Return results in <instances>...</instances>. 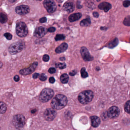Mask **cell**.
<instances>
[{
  "mask_svg": "<svg viewBox=\"0 0 130 130\" xmlns=\"http://www.w3.org/2000/svg\"><path fill=\"white\" fill-rule=\"evenodd\" d=\"M118 40L117 38L114 39L113 40L111 41L108 44L109 47L110 48H113V47L116 46L118 43Z\"/></svg>",
  "mask_w": 130,
  "mask_h": 130,
  "instance_id": "22",
  "label": "cell"
},
{
  "mask_svg": "<svg viewBox=\"0 0 130 130\" xmlns=\"http://www.w3.org/2000/svg\"><path fill=\"white\" fill-rule=\"evenodd\" d=\"M56 29L55 27H50L47 30L48 32H53L55 31Z\"/></svg>",
  "mask_w": 130,
  "mask_h": 130,
  "instance_id": "35",
  "label": "cell"
},
{
  "mask_svg": "<svg viewBox=\"0 0 130 130\" xmlns=\"http://www.w3.org/2000/svg\"><path fill=\"white\" fill-rule=\"evenodd\" d=\"M50 57L48 55H45L43 56L42 58L43 61H44L46 62H47L49 61V60Z\"/></svg>",
  "mask_w": 130,
  "mask_h": 130,
  "instance_id": "32",
  "label": "cell"
},
{
  "mask_svg": "<svg viewBox=\"0 0 130 130\" xmlns=\"http://www.w3.org/2000/svg\"><path fill=\"white\" fill-rule=\"evenodd\" d=\"M81 13H75L72 14L69 17V20L70 22H73L78 20L82 17Z\"/></svg>",
  "mask_w": 130,
  "mask_h": 130,
  "instance_id": "18",
  "label": "cell"
},
{
  "mask_svg": "<svg viewBox=\"0 0 130 130\" xmlns=\"http://www.w3.org/2000/svg\"><path fill=\"white\" fill-rule=\"evenodd\" d=\"M93 15L94 17L96 18H97L99 16V14L98 13V12H95V11L93 13Z\"/></svg>",
  "mask_w": 130,
  "mask_h": 130,
  "instance_id": "40",
  "label": "cell"
},
{
  "mask_svg": "<svg viewBox=\"0 0 130 130\" xmlns=\"http://www.w3.org/2000/svg\"><path fill=\"white\" fill-rule=\"evenodd\" d=\"M77 73V72L76 70H73L72 72L69 73V75L71 76H73L75 75Z\"/></svg>",
  "mask_w": 130,
  "mask_h": 130,
  "instance_id": "38",
  "label": "cell"
},
{
  "mask_svg": "<svg viewBox=\"0 0 130 130\" xmlns=\"http://www.w3.org/2000/svg\"><path fill=\"white\" fill-rule=\"evenodd\" d=\"M125 111L130 114V101H128L124 105Z\"/></svg>",
  "mask_w": 130,
  "mask_h": 130,
  "instance_id": "26",
  "label": "cell"
},
{
  "mask_svg": "<svg viewBox=\"0 0 130 130\" xmlns=\"http://www.w3.org/2000/svg\"><path fill=\"white\" fill-rule=\"evenodd\" d=\"M4 36L8 40H11L12 39V36L11 34L9 33H6L4 34Z\"/></svg>",
  "mask_w": 130,
  "mask_h": 130,
  "instance_id": "30",
  "label": "cell"
},
{
  "mask_svg": "<svg viewBox=\"0 0 130 130\" xmlns=\"http://www.w3.org/2000/svg\"><path fill=\"white\" fill-rule=\"evenodd\" d=\"M58 2H62L63 1V0H56Z\"/></svg>",
  "mask_w": 130,
  "mask_h": 130,
  "instance_id": "43",
  "label": "cell"
},
{
  "mask_svg": "<svg viewBox=\"0 0 130 130\" xmlns=\"http://www.w3.org/2000/svg\"><path fill=\"white\" fill-rule=\"evenodd\" d=\"M7 110L6 105L3 102H1V114L4 113Z\"/></svg>",
  "mask_w": 130,
  "mask_h": 130,
  "instance_id": "24",
  "label": "cell"
},
{
  "mask_svg": "<svg viewBox=\"0 0 130 130\" xmlns=\"http://www.w3.org/2000/svg\"><path fill=\"white\" fill-rule=\"evenodd\" d=\"M39 74L38 73H35L33 75V77L34 79H36L39 76Z\"/></svg>",
  "mask_w": 130,
  "mask_h": 130,
  "instance_id": "37",
  "label": "cell"
},
{
  "mask_svg": "<svg viewBox=\"0 0 130 130\" xmlns=\"http://www.w3.org/2000/svg\"><path fill=\"white\" fill-rule=\"evenodd\" d=\"M65 57H62V58H60V60L63 61H65Z\"/></svg>",
  "mask_w": 130,
  "mask_h": 130,
  "instance_id": "41",
  "label": "cell"
},
{
  "mask_svg": "<svg viewBox=\"0 0 130 130\" xmlns=\"http://www.w3.org/2000/svg\"><path fill=\"white\" fill-rule=\"evenodd\" d=\"M92 125L94 127H96L98 126L100 123V120L97 116H92L91 117Z\"/></svg>",
  "mask_w": 130,
  "mask_h": 130,
  "instance_id": "17",
  "label": "cell"
},
{
  "mask_svg": "<svg viewBox=\"0 0 130 130\" xmlns=\"http://www.w3.org/2000/svg\"><path fill=\"white\" fill-rule=\"evenodd\" d=\"M43 5L47 11L50 13H53L56 10V4L53 0H45Z\"/></svg>",
  "mask_w": 130,
  "mask_h": 130,
  "instance_id": "7",
  "label": "cell"
},
{
  "mask_svg": "<svg viewBox=\"0 0 130 130\" xmlns=\"http://www.w3.org/2000/svg\"><path fill=\"white\" fill-rule=\"evenodd\" d=\"M63 8L68 13H71L75 10V5L72 2H66L64 4Z\"/></svg>",
  "mask_w": 130,
  "mask_h": 130,
  "instance_id": "14",
  "label": "cell"
},
{
  "mask_svg": "<svg viewBox=\"0 0 130 130\" xmlns=\"http://www.w3.org/2000/svg\"><path fill=\"white\" fill-rule=\"evenodd\" d=\"M16 33L20 37L26 36L28 33V29L26 24L23 22H20L17 24Z\"/></svg>",
  "mask_w": 130,
  "mask_h": 130,
  "instance_id": "5",
  "label": "cell"
},
{
  "mask_svg": "<svg viewBox=\"0 0 130 130\" xmlns=\"http://www.w3.org/2000/svg\"></svg>",
  "mask_w": 130,
  "mask_h": 130,
  "instance_id": "46",
  "label": "cell"
},
{
  "mask_svg": "<svg viewBox=\"0 0 130 130\" xmlns=\"http://www.w3.org/2000/svg\"><path fill=\"white\" fill-rule=\"evenodd\" d=\"M81 55L84 61H91L93 60L94 58L90 55L88 49L85 47H82L80 50Z\"/></svg>",
  "mask_w": 130,
  "mask_h": 130,
  "instance_id": "10",
  "label": "cell"
},
{
  "mask_svg": "<svg viewBox=\"0 0 130 130\" xmlns=\"http://www.w3.org/2000/svg\"><path fill=\"white\" fill-rule=\"evenodd\" d=\"M48 72L50 74H53L56 72V69L53 67H51L49 69Z\"/></svg>",
  "mask_w": 130,
  "mask_h": 130,
  "instance_id": "33",
  "label": "cell"
},
{
  "mask_svg": "<svg viewBox=\"0 0 130 130\" xmlns=\"http://www.w3.org/2000/svg\"><path fill=\"white\" fill-rule=\"evenodd\" d=\"M25 117L21 115H15L12 120L13 124L17 129L23 128L25 124Z\"/></svg>",
  "mask_w": 130,
  "mask_h": 130,
  "instance_id": "6",
  "label": "cell"
},
{
  "mask_svg": "<svg viewBox=\"0 0 130 130\" xmlns=\"http://www.w3.org/2000/svg\"><path fill=\"white\" fill-rule=\"evenodd\" d=\"M37 1H42V0H37Z\"/></svg>",
  "mask_w": 130,
  "mask_h": 130,
  "instance_id": "45",
  "label": "cell"
},
{
  "mask_svg": "<svg viewBox=\"0 0 130 130\" xmlns=\"http://www.w3.org/2000/svg\"><path fill=\"white\" fill-rule=\"evenodd\" d=\"M69 79V78L68 75L66 73L63 74L60 76V81L63 84H66V83H68Z\"/></svg>",
  "mask_w": 130,
  "mask_h": 130,
  "instance_id": "20",
  "label": "cell"
},
{
  "mask_svg": "<svg viewBox=\"0 0 130 130\" xmlns=\"http://www.w3.org/2000/svg\"><path fill=\"white\" fill-rule=\"evenodd\" d=\"M123 5L125 7H128L130 6V1L126 0L124 1L123 2Z\"/></svg>",
  "mask_w": 130,
  "mask_h": 130,
  "instance_id": "31",
  "label": "cell"
},
{
  "mask_svg": "<svg viewBox=\"0 0 130 130\" xmlns=\"http://www.w3.org/2000/svg\"><path fill=\"white\" fill-rule=\"evenodd\" d=\"M49 82L50 83H52V84H53V83H54L55 82V78H54V77H50V78H49Z\"/></svg>",
  "mask_w": 130,
  "mask_h": 130,
  "instance_id": "36",
  "label": "cell"
},
{
  "mask_svg": "<svg viewBox=\"0 0 130 130\" xmlns=\"http://www.w3.org/2000/svg\"><path fill=\"white\" fill-rule=\"evenodd\" d=\"M47 18L45 17H44L42 18H40L39 20V22H40V23H46V22H47Z\"/></svg>",
  "mask_w": 130,
  "mask_h": 130,
  "instance_id": "34",
  "label": "cell"
},
{
  "mask_svg": "<svg viewBox=\"0 0 130 130\" xmlns=\"http://www.w3.org/2000/svg\"><path fill=\"white\" fill-rule=\"evenodd\" d=\"M80 25L81 26H88L91 24V20L90 18H87L82 20L80 22Z\"/></svg>",
  "mask_w": 130,
  "mask_h": 130,
  "instance_id": "19",
  "label": "cell"
},
{
  "mask_svg": "<svg viewBox=\"0 0 130 130\" xmlns=\"http://www.w3.org/2000/svg\"><path fill=\"white\" fill-rule=\"evenodd\" d=\"M39 79L41 81H45L47 79L46 75L44 73H42L39 76Z\"/></svg>",
  "mask_w": 130,
  "mask_h": 130,
  "instance_id": "29",
  "label": "cell"
},
{
  "mask_svg": "<svg viewBox=\"0 0 130 130\" xmlns=\"http://www.w3.org/2000/svg\"><path fill=\"white\" fill-rule=\"evenodd\" d=\"M7 17L4 14L1 13L0 15V21L2 23H4L7 21Z\"/></svg>",
  "mask_w": 130,
  "mask_h": 130,
  "instance_id": "21",
  "label": "cell"
},
{
  "mask_svg": "<svg viewBox=\"0 0 130 130\" xmlns=\"http://www.w3.org/2000/svg\"><path fill=\"white\" fill-rule=\"evenodd\" d=\"M81 76L83 78H86L88 76V74L87 72H86L85 69V68H82L81 70Z\"/></svg>",
  "mask_w": 130,
  "mask_h": 130,
  "instance_id": "25",
  "label": "cell"
},
{
  "mask_svg": "<svg viewBox=\"0 0 130 130\" xmlns=\"http://www.w3.org/2000/svg\"><path fill=\"white\" fill-rule=\"evenodd\" d=\"M47 30L43 27H39L35 30L34 33V36L37 38H42L44 36L47 32Z\"/></svg>",
  "mask_w": 130,
  "mask_h": 130,
  "instance_id": "12",
  "label": "cell"
},
{
  "mask_svg": "<svg viewBox=\"0 0 130 130\" xmlns=\"http://www.w3.org/2000/svg\"><path fill=\"white\" fill-rule=\"evenodd\" d=\"M68 103V99L65 95L59 94L56 95L52 99L51 105L53 109L60 110L65 107Z\"/></svg>",
  "mask_w": 130,
  "mask_h": 130,
  "instance_id": "1",
  "label": "cell"
},
{
  "mask_svg": "<svg viewBox=\"0 0 130 130\" xmlns=\"http://www.w3.org/2000/svg\"><path fill=\"white\" fill-rule=\"evenodd\" d=\"M54 94V91L52 89L48 88L44 89L40 94L39 100L43 103L47 102L52 98Z\"/></svg>",
  "mask_w": 130,
  "mask_h": 130,
  "instance_id": "4",
  "label": "cell"
},
{
  "mask_svg": "<svg viewBox=\"0 0 130 130\" xmlns=\"http://www.w3.org/2000/svg\"><path fill=\"white\" fill-rule=\"evenodd\" d=\"M14 80L16 82H18L20 80V77L18 75H16L14 77Z\"/></svg>",
  "mask_w": 130,
  "mask_h": 130,
  "instance_id": "39",
  "label": "cell"
},
{
  "mask_svg": "<svg viewBox=\"0 0 130 130\" xmlns=\"http://www.w3.org/2000/svg\"><path fill=\"white\" fill-rule=\"evenodd\" d=\"M97 2H99L100 1V0H97Z\"/></svg>",
  "mask_w": 130,
  "mask_h": 130,
  "instance_id": "44",
  "label": "cell"
},
{
  "mask_svg": "<svg viewBox=\"0 0 130 130\" xmlns=\"http://www.w3.org/2000/svg\"><path fill=\"white\" fill-rule=\"evenodd\" d=\"M111 5L107 2H103L99 4L98 8L100 10H104L105 12H107L111 9Z\"/></svg>",
  "mask_w": 130,
  "mask_h": 130,
  "instance_id": "15",
  "label": "cell"
},
{
  "mask_svg": "<svg viewBox=\"0 0 130 130\" xmlns=\"http://www.w3.org/2000/svg\"><path fill=\"white\" fill-rule=\"evenodd\" d=\"M65 36L63 34H57L55 38V40L56 41L60 40H63L65 39Z\"/></svg>",
  "mask_w": 130,
  "mask_h": 130,
  "instance_id": "23",
  "label": "cell"
},
{
  "mask_svg": "<svg viewBox=\"0 0 130 130\" xmlns=\"http://www.w3.org/2000/svg\"><path fill=\"white\" fill-rule=\"evenodd\" d=\"M37 65H38V62H34L28 68L21 70L20 71V74L23 75H26L31 74L35 71Z\"/></svg>",
  "mask_w": 130,
  "mask_h": 130,
  "instance_id": "9",
  "label": "cell"
},
{
  "mask_svg": "<svg viewBox=\"0 0 130 130\" xmlns=\"http://www.w3.org/2000/svg\"><path fill=\"white\" fill-rule=\"evenodd\" d=\"M56 115V112L52 108H47L44 113V118L47 121H52L54 120Z\"/></svg>",
  "mask_w": 130,
  "mask_h": 130,
  "instance_id": "8",
  "label": "cell"
},
{
  "mask_svg": "<svg viewBox=\"0 0 130 130\" xmlns=\"http://www.w3.org/2000/svg\"><path fill=\"white\" fill-rule=\"evenodd\" d=\"M120 111L118 108L115 106H113L109 108L107 111V115L111 118H114L117 117L120 114Z\"/></svg>",
  "mask_w": 130,
  "mask_h": 130,
  "instance_id": "11",
  "label": "cell"
},
{
  "mask_svg": "<svg viewBox=\"0 0 130 130\" xmlns=\"http://www.w3.org/2000/svg\"><path fill=\"white\" fill-rule=\"evenodd\" d=\"M94 93L91 90H85L79 95L78 99L81 104H86L91 102L94 98Z\"/></svg>",
  "mask_w": 130,
  "mask_h": 130,
  "instance_id": "2",
  "label": "cell"
},
{
  "mask_svg": "<svg viewBox=\"0 0 130 130\" xmlns=\"http://www.w3.org/2000/svg\"><path fill=\"white\" fill-rule=\"evenodd\" d=\"M68 48V45L66 43H63L56 48L55 51L57 53H62L65 52Z\"/></svg>",
  "mask_w": 130,
  "mask_h": 130,
  "instance_id": "16",
  "label": "cell"
},
{
  "mask_svg": "<svg viewBox=\"0 0 130 130\" xmlns=\"http://www.w3.org/2000/svg\"><path fill=\"white\" fill-rule=\"evenodd\" d=\"M25 44L22 41H19L11 44L8 48V51L11 55H15L23 50Z\"/></svg>",
  "mask_w": 130,
  "mask_h": 130,
  "instance_id": "3",
  "label": "cell"
},
{
  "mask_svg": "<svg viewBox=\"0 0 130 130\" xmlns=\"http://www.w3.org/2000/svg\"><path fill=\"white\" fill-rule=\"evenodd\" d=\"M55 66L56 68H59L61 69H63L66 67V66L65 63H57L55 64Z\"/></svg>",
  "mask_w": 130,
  "mask_h": 130,
  "instance_id": "27",
  "label": "cell"
},
{
  "mask_svg": "<svg viewBox=\"0 0 130 130\" xmlns=\"http://www.w3.org/2000/svg\"><path fill=\"white\" fill-rule=\"evenodd\" d=\"M30 9L27 5H21L18 6L15 8L16 13L20 15H24L30 12Z\"/></svg>",
  "mask_w": 130,
  "mask_h": 130,
  "instance_id": "13",
  "label": "cell"
},
{
  "mask_svg": "<svg viewBox=\"0 0 130 130\" xmlns=\"http://www.w3.org/2000/svg\"><path fill=\"white\" fill-rule=\"evenodd\" d=\"M17 0H8V1L11 3H13V2H15Z\"/></svg>",
  "mask_w": 130,
  "mask_h": 130,
  "instance_id": "42",
  "label": "cell"
},
{
  "mask_svg": "<svg viewBox=\"0 0 130 130\" xmlns=\"http://www.w3.org/2000/svg\"><path fill=\"white\" fill-rule=\"evenodd\" d=\"M123 24L127 26H130V16H128L125 18L123 21Z\"/></svg>",
  "mask_w": 130,
  "mask_h": 130,
  "instance_id": "28",
  "label": "cell"
}]
</instances>
